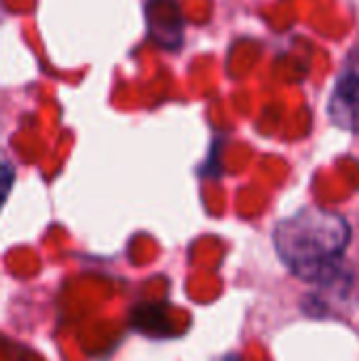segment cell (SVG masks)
Listing matches in <instances>:
<instances>
[{"label": "cell", "instance_id": "1", "mask_svg": "<svg viewBox=\"0 0 359 361\" xmlns=\"http://www.w3.org/2000/svg\"><path fill=\"white\" fill-rule=\"evenodd\" d=\"M351 241L349 222L330 209L305 207L284 218L273 231L277 256L303 281L332 277Z\"/></svg>", "mask_w": 359, "mask_h": 361}, {"label": "cell", "instance_id": "2", "mask_svg": "<svg viewBox=\"0 0 359 361\" xmlns=\"http://www.w3.org/2000/svg\"><path fill=\"white\" fill-rule=\"evenodd\" d=\"M332 123L359 135V44L349 51L328 102Z\"/></svg>", "mask_w": 359, "mask_h": 361}, {"label": "cell", "instance_id": "3", "mask_svg": "<svg viewBox=\"0 0 359 361\" xmlns=\"http://www.w3.org/2000/svg\"><path fill=\"white\" fill-rule=\"evenodd\" d=\"M165 313L159 307H142L135 311V324L142 328V332H159L163 328Z\"/></svg>", "mask_w": 359, "mask_h": 361}, {"label": "cell", "instance_id": "4", "mask_svg": "<svg viewBox=\"0 0 359 361\" xmlns=\"http://www.w3.org/2000/svg\"><path fill=\"white\" fill-rule=\"evenodd\" d=\"M13 182H15V167H13V163L8 161V157H4V154L0 152V209H2V205L6 203L8 195H11Z\"/></svg>", "mask_w": 359, "mask_h": 361}]
</instances>
